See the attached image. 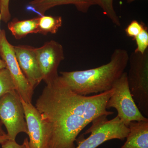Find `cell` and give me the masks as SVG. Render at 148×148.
Returning <instances> with one entry per match:
<instances>
[{"label": "cell", "mask_w": 148, "mask_h": 148, "mask_svg": "<svg viewBox=\"0 0 148 148\" xmlns=\"http://www.w3.org/2000/svg\"><path fill=\"white\" fill-rule=\"evenodd\" d=\"M136 42L137 47L134 51L143 54L147 50L148 47V30L145 26L143 31L137 36L133 38Z\"/></svg>", "instance_id": "obj_17"}, {"label": "cell", "mask_w": 148, "mask_h": 148, "mask_svg": "<svg viewBox=\"0 0 148 148\" xmlns=\"http://www.w3.org/2000/svg\"><path fill=\"white\" fill-rule=\"evenodd\" d=\"M38 18V33L43 35L56 34L62 26V18L61 16L43 15Z\"/></svg>", "instance_id": "obj_14"}, {"label": "cell", "mask_w": 148, "mask_h": 148, "mask_svg": "<svg viewBox=\"0 0 148 148\" xmlns=\"http://www.w3.org/2000/svg\"><path fill=\"white\" fill-rule=\"evenodd\" d=\"M3 123L0 120V136H6L7 133L4 131L2 127Z\"/></svg>", "instance_id": "obj_21"}, {"label": "cell", "mask_w": 148, "mask_h": 148, "mask_svg": "<svg viewBox=\"0 0 148 148\" xmlns=\"http://www.w3.org/2000/svg\"><path fill=\"white\" fill-rule=\"evenodd\" d=\"M128 127L126 142L121 148H148V120L131 122Z\"/></svg>", "instance_id": "obj_12"}, {"label": "cell", "mask_w": 148, "mask_h": 148, "mask_svg": "<svg viewBox=\"0 0 148 148\" xmlns=\"http://www.w3.org/2000/svg\"><path fill=\"white\" fill-rule=\"evenodd\" d=\"M36 103L49 136V148H75L80 132L101 116L113 114L107 104L113 89L87 96L71 90L62 77L46 84Z\"/></svg>", "instance_id": "obj_1"}, {"label": "cell", "mask_w": 148, "mask_h": 148, "mask_svg": "<svg viewBox=\"0 0 148 148\" xmlns=\"http://www.w3.org/2000/svg\"><path fill=\"white\" fill-rule=\"evenodd\" d=\"M145 25L137 20H132L125 28V32L127 36L134 38L143 31Z\"/></svg>", "instance_id": "obj_18"}, {"label": "cell", "mask_w": 148, "mask_h": 148, "mask_svg": "<svg viewBox=\"0 0 148 148\" xmlns=\"http://www.w3.org/2000/svg\"><path fill=\"white\" fill-rule=\"evenodd\" d=\"M16 90L12 77L6 68L0 69V98L8 92Z\"/></svg>", "instance_id": "obj_15"}, {"label": "cell", "mask_w": 148, "mask_h": 148, "mask_svg": "<svg viewBox=\"0 0 148 148\" xmlns=\"http://www.w3.org/2000/svg\"><path fill=\"white\" fill-rule=\"evenodd\" d=\"M36 51L42 80L47 84L58 77V66L65 58L61 44L52 40L36 48Z\"/></svg>", "instance_id": "obj_8"}, {"label": "cell", "mask_w": 148, "mask_h": 148, "mask_svg": "<svg viewBox=\"0 0 148 148\" xmlns=\"http://www.w3.org/2000/svg\"><path fill=\"white\" fill-rule=\"evenodd\" d=\"M128 85L140 112L148 116V49L143 54L133 51L129 56Z\"/></svg>", "instance_id": "obj_4"}, {"label": "cell", "mask_w": 148, "mask_h": 148, "mask_svg": "<svg viewBox=\"0 0 148 148\" xmlns=\"http://www.w3.org/2000/svg\"><path fill=\"white\" fill-rule=\"evenodd\" d=\"M13 48L20 69L34 90L42 80L36 48L25 45L13 46Z\"/></svg>", "instance_id": "obj_10"}, {"label": "cell", "mask_w": 148, "mask_h": 148, "mask_svg": "<svg viewBox=\"0 0 148 148\" xmlns=\"http://www.w3.org/2000/svg\"><path fill=\"white\" fill-rule=\"evenodd\" d=\"M91 123V126L84 133L90 135L86 139L80 137L77 139V146L75 148H97L109 140H124L129 132L128 127L117 116L110 120L107 116H101Z\"/></svg>", "instance_id": "obj_3"}, {"label": "cell", "mask_w": 148, "mask_h": 148, "mask_svg": "<svg viewBox=\"0 0 148 148\" xmlns=\"http://www.w3.org/2000/svg\"><path fill=\"white\" fill-rule=\"evenodd\" d=\"M97 5L103 10V13L116 26L121 27V23L114 8V0H96Z\"/></svg>", "instance_id": "obj_16"}, {"label": "cell", "mask_w": 148, "mask_h": 148, "mask_svg": "<svg viewBox=\"0 0 148 148\" xmlns=\"http://www.w3.org/2000/svg\"><path fill=\"white\" fill-rule=\"evenodd\" d=\"M1 14H0V25H1ZM1 31V28H0V31ZM3 61V60L1 59L0 58V62H1Z\"/></svg>", "instance_id": "obj_24"}, {"label": "cell", "mask_w": 148, "mask_h": 148, "mask_svg": "<svg viewBox=\"0 0 148 148\" xmlns=\"http://www.w3.org/2000/svg\"><path fill=\"white\" fill-rule=\"evenodd\" d=\"M129 54L123 49H116L108 64L84 71L61 72V76L71 90L87 95L106 92L112 88L128 64Z\"/></svg>", "instance_id": "obj_2"}, {"label": "cell", "mask_w": 148, "mask_h": 148, "mask_svg": "<svg viewBox=\"0 0 148 148\" xmlns=\"http://www.w3.org/2000/svg\"><path fill=\"white\" fill-rule=\"evenodd\" d=\"M29 4L40 15H44L47 11L57 6L73 5L80 12L86 13L91 6L97 5L96 0H33Z\"/></svg>", "instance_id": "obj_11"}, {"label": "cell", "mask_w": 148, "mask_h": 148, "mask_svg": "<svg viewBox=\"0 0 148 148\" xmlns=\"http://www.w3.org/2000/svg\"><path fill=\"white\" fill-rule=\"evenodd\" d=\"M0 120L10 140H15L21 132L27 134L24 108L16 90L8 92L0 98Z\"/></svg>", "instance_id": "obj_6"}, {"label": "cell", "mask_w": 148, "mask_h": 148, "mask_svg": "<svg viewBox=\"0 0 148 148\" xmlns=\"http://www.w3.org/2000/svg\"><path fill=\"white\" fill-rule=\"evenodd\" d=\"M10 0H0V14L1 16V20L5 23H8L11 18L9 10V3Z\"/></svg>", "instance_id": "obj_19"}, {"label": "cell", "mask_w": 148, "mask_h": 148, "mask_svg": "<svg viewBox=\"0 0 148 148\" xmlns=\"http://www.w3.org/2000/svg\"><path fill=\"white\" fill-rule=\"evenodd\" d=\"M0 56L5 63L16 86V91L25 102L32 103L34 89L31 86L20 69L14 50L9 42L5 31H0Z\"/></svg>", "instance_id": "obj_7"}, {"label": "cell", "mask_w": 148, "mask_h": 148, "mask_svg": "<svg viewBox=\"0 0 148 148\" xmlns=\"http://www.w3.org/2000/svg\"><path fill=\"white\" fill-rule=\"evenodd\" d=\"M8 139H9V138L8 135L4 136H0V144H1L4 141Z\"/></svg>", "instance_id": "obj_22"}, {"label": "cell", "mask_w": 148, "mask_h": 148, "mask_svg": "<svg viewBox=\"0 0 148 148\" xmlns=\"http://www.w3.org/2000/svg\"><path fill=\"white\" fill-rule=\"evenodd\" d=\"M135 1H136V0H126V2L127 3H129L133 2Z\"/></svg>", "instance_id": "obj_23"}, {"label": "cell", "mask_w": 148, "mask_h": 148, "mask_svg": "<svg viewBox=\"0 0 148 148\" xmlns=\"http://www.w3.org/2000/svg\"><path fill=\"white\" fill-rule=\"evenodd\" d=\"M27 148H29V143H28V147H27Z\"/></svg>", "instance_id": "obj_25"}, {"label": "cell", "mask_w": 148, "mask_h": 148, "mask_svg": "<svg viewBox=\"0 0 148 148\" xmlns=\"http://www.w3.org/2000/svg\"><path fill=\"white\" fill-rule=\"evenodd\" d=\"M29 136V148H49V136L44 123L35 106L21 98Z\"/></svg>", "instance_id": "obj_9"}, {"label": "cell", "mask_w": 148, "mask_h": 148, "mask_svg": "<svg viewBox=\"0 0 148 148\" xmlns=\"http://www.w3.org/2000/svg\"><path fill=\"white\" fill-rule=\"evenodd\" d=\"M113 92L107 104V109L114 108L117 116L126 126L131 122L148 121L136 105L130 89L127 75L124 72L112 86Z\"/></svg>", "instance_id": "obj_5"}, {"label": "cell", "mask_w": 148, "mask_h": 148, "mask_svg": "<svg viewBox=\"0 0 148 148\" xmlns=\"http://www.w3.org/2000/svg\"><path fill=\"white\" fill-rule=\"evenodd\" d=\"M29 140L26 138L24 140L22 145H19L16 143V141L8 139L1 144L2 148H27L28 147Z\"/></svg>", "instance_id": "obj_20"}, {"label": "cell", "mask_w": 148, "mask_h": 148, "mask_svg": "<svg viewBox=\"0 0 148 148\" xmlns=\"http://www.w3.org/2000/svg\"><path fill=\"white\" fill-rule=\"evenodd\" d=\"M38 17L23 20L15 18L8 22V27L15 38L20 40L30 34L38 33Z\"/></svg>", "instance_id": "obj_13"}]
</instances>
